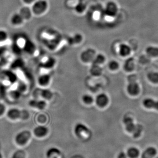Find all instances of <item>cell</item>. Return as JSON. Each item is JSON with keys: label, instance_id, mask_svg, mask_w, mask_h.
Masks as SVG:
<instances>
[{"label": "cell", "instance_id": "7c38bea8", "mask_svg": "<svg viewBox=\"0 0 158 158\" xmlns=\"http://www.w3.org/2000/svg\"><path fill=\"white\" fill-rule=\"evenodd\" d=\"M142 104L148 109H153L158 111V101L151 98H146L143 100Z\"/></svg>", "mask_w": 158, "mask_h": 158}, {"label": "cell", "instance_id": "603a6c76", "mask_svg": "<svg viewBox=\"0 0 158 158\" xmlns=\"http://www.w3.org/2000/svg\"><path fill=\"white\" fill-rule=\"evenodd\" d=\"M83 40V37L81 34H77L69 37V42L71 44H78L81 43Z\"/></svg>", "mask_w": 158, "mask_h": 158}, {"label": "cell", "instance_id": "6da1fadb", "mask_svg": "<svg viewBox=\"0 0 158 158\" xmlns=\"http://www.w3.org/2000/svg\"><path fill=\"white\" fill-rule=\"evenodd\" d=\"M6 116L11 120H28L30 117L28 110L26 109H21L17 108H11L7 110Z\"/></svg>", "mask_w": 158, "mask_h": 158}, {"label": "cell", "instance_id": "8d00e7d4", "mask_svg": "<svg viewBox=\"0 0 158 158\" xmlns=\"http://www.w3.org/2000/svg\"><path fill=\"white\" fill-rule=\"evenodd\" d=\"M35 0H23L25 3L27 4H31V3L33 2Z\"/></svg>", "mask_w": 158, "mask_h": 158}, {"label": "cell", "instance_id": "ac0fdd59", "mask_svg": "<svg viewBox=\"0 0 158 158\" xmlns=\"http://www.w3.org/2000/svg\"><path fill=\"white\" fill-rule=\"evenodd\" d=\"M56 64V60L52 57H49L45 61L40 63V67L45 69L52 68Z\"/></svg>", "mask_w": 158, "mask_h": 158}, {"label": "cell", "instance_id": "f546056e", "mask_svg": "<svg viewBox=\"0 0 158 158\" xmlns=\"http://www.w3.org/2000/svg\"><path fill=\"white\" fill-rule=\"evenodd\" d=\"M105 60H106V58L105 56L102 54H99L96 55L92 62L94 64L100 65V64H102L105 62Z\"/></svg>", "mask_w": 158, "mask_h": 158}, {"label": "cell", "instance_id": "cb8c5ba5", "mask_svg": "<svg viewBox=\"0 0 158 158\" xmlns=\"http://www.w3.org/2000/svg\"><path fill=\"white\" fill-rule=\"evenodd\" d=\"M23 19L22 17L19 13L15 14L12 15L11 18V23L15 25H18L22 23Z\"/></svg>", "mask_w": 158, "mask_h": 158}, {"label": "cell", "instance_id": "52a82bcc", "mask_svg": "<svg viewBox=\"0 0 158 158\" xmlns=\"http://www.w3.org/2000/svg\"><path fill=\"white\" fill-rule=\"evenodd\" d=\"M127 90L128 93L131 96H135L140 92V87L135 81H130L127 86Z\"/></svg>", "mask_w": 158, "mask_h": 158}, {"label": "cell", "instance_id": "3957f363", "mask_svg": "<svg viewBox=\"0 0 158 158\" xmlns=\"http://www.w3.org/2000/svg\"><path fill=\"white\" fill-rule=\"evenodd\" d=\"M118 11L117 4L113 1H110L106 4L104 12L106 17L110 18V19H112L117 15Z\"/></svg>", "mask_w": 158, "mask_h": 158}, {"label": "cell", "instance_id": "d590c367", "mask_svg": "<svg viewBox=\"0 0 158 158\" xmlns=\"http://www.w3.org/2000/svg\"><path fill=\"white\" fill-rule=\"evenodd\" d=\"M117 158H128L127 156L126 153L125 152H119L118 153V156H117Z\"/></svg>", "mask_w": 158, "mask_h": 158}, {"label": "cell", "instance_id": "8992f818", "mask_svg": "<svg viewBox=\"0 0 158 158\" xmlns=\"http://www.w3.org/2000/svg\"><path fill=\"white\" fill-rule=\"evenodd\" d=\"M96 56L95 50L93 49L89 48L82 52L81 58L82 61L84 62H93Z\"/></svg>", "mask_w": 158, "mask_h": 158}, {"label": "cell", "instance_id": "4dcf8cb0", "mask_svg": "<svg viewBox=\"0 0 158 158\" xmlns=\"http://www.w3.org/2000/svg\"><path fill=\"white\" fill-rule=\"evenodd\" d=\"M82 100L86 104H90L93 102L94 99L90 94H85L82 97Z\"/></svg>", "mask_w": 158, "mask_h": 158}, {"label": "cell", "instance_id": "83f0119b", "mask_svg": "<svg viewBox=\"0 0 158 158\" xmlns=\"http://www.w3.org/2000/svg\"><path fill=\"white\" fill-rule=\"evenodd\" d=\"M87 6L85 3L82 2L78 3L75 7L76 11L78 14H81L84 13L86 10Z\"/></svg>", "mask_w": 158, "mask_h": 158}, {"label": "cell", "instance_id": "4316f807", "mask_svg": "<svg viewBox=\"0 0 158 158\" xmlns=\"http://www.w3.org/2000/svg\"><path fill=\"white\" fill-rule=\"evenodd\" d=\"M24 49L29 53H32L35 50V46L34 44L30 40L26 41L24 44Z\"/></svg>", "mask_w": 158, "mask_h": 158}, {"label": "cell", "instance_id": "1f68e13d", "mask_svg": "<svg viewBox=\"0 0 158 158\" xmlns=\"http://www.w3.org/2000/svg\"><path fill=\"white\" fill-rule=\"evenodd\" d=\"M109 67L112 70H116L119 67V64L115 60H112L109 63Z\"/></svg>", "mask_w": 158, "mask_h": 158}, {"label": "cell", "instance_id": "484cf974", "mask_svg": "<svg viewBox=\"0 0 158 158\" xmlns=\"http://www.w3.org/2000/svg\"><path fill=\"white\" fill-rule=\"evenodd\" d=\"M40 96L45 99L49 100L52 98L53 94L50 90L47 89H42L40 92Z\"/></svg>", "mask_w": 158, "mask_h": 158}, {"label": "cell", "instance_id": "ffe728a7", "mask_svg": "<svg viewBox=\"0 0 158 158\" xmlns=\"http://www.w3.org/2000/svg\"><path fill=\"white\" fill-rule=\"evenodd\" d=\"M135 64L134 59L132 58L127 59L125 62L124 69L126 71L131 72L135 69Z\"/></svg>", "mask_w": 158, "mask_h": 158}, {"label": "cell", "instance_id": "9a60e30c", "mask_svg": "<svg viewBox=\"0 0 158 158\" xmlns=\"http://www.w3.org/2000/svg\"><path fill=\"white\" fill-rule=\"evenodd\" d=\"M126 153L128 158H138L141 154L139 148L135 146L129 148Z\"/></svg>", "mask_w": 158, "mask_h": 158}, {"label": "cell", "instance_id": "9c48e42d", "mask_svg": "<svg viewBox=\"0 0 158 158\" xmlns=\"http://www.w3.org/2000/svg\"><path fill=\"white\" fill-rule=\"evenodd\" d=\"M157 149L153 146H149L141 153V158H154L157 155Z\"/></svg>", "mask_w": 158, "mask_h": 158}, {"label": "cell", "instance_id": "2e32d148", "mask_svg": "<svg viewBox=\"0 0 158 158\" xmlns=\"http://www.w3.org/2000/svg\"><path fill=\"white\" fill-rule=\"evenodd\" d=\"M131 49L130 46L123 43L119 45L118 47V53L122 57H126L131 54Z\"/></svg>", "mask_w": 158, "mask_h": 158}, {"label": "cell", "instance_id": "d6986e66", "mask_svg": "<svg viewBox=\"0 0 158 158\" xmlns=\"http://www.w3.org/2000/svg\"><path fill=\"white\" fill-rule=\"evenodd\" d=\"M146 53L148 56L152 58L158 57V47L150 46L146 48Z\"/></svg>", "mask_w": 158, "mask_h": 158}, {"label": "cell", "instance_id": "5bb4252c", "mask_svg": "<svg viewBox=\"0 0 158 158\" xmlns=\"http://www.w3.org/2000/svg\"><path fill=\"white\" fill-rule=\"evenodd\" d=\"M109 98L107 95L103 93L98 94L96 98L97 105L100 107H104L106 106L109 102Z\"/></svg>", "mask_w": 158, "mask_h": 158}, {"label": "cell", "instance_id": "f1b7e54d", "mask_svg": "<svg viewBox=\"0 0 158 158\" xmlns=\"http://www.w3.org/2000/svg\"><path fill=\"white\" fill-rule=\"evenodd\" d=\"M143 131V127L141 125L136 124V127L134 131L132 133L133 137L135 138H138L141 136Z\"/></svg>", "mask_w": 158, "mask_h": 158}, {"label": "cell", "instance_id": "e575fe53", "mask_svg": "<svg viewBox=\"0 0 158 158\" xmlns=\"http://www.w3.org/2000/svg\"><path fill=\"white\" fill-rule=\"evenodd\" d=\"M7 110L6 105L2 102H0V117L2 116L5 113H6Z\"/></svg>", "mask_w": 158, "mask_h": 158}, {"label": "cell", "instance_id": "4fadbf2b", "mask_svg": "<svg viewBox=\"0 0 158 158\" xmlns=\"http://www.w3.org/2000/svg\"><path fill=\"white\" fill-rule=\"evenodd\" d=\"M46 157L47 158H62V153L57 148H51L47 152Z\"/></svg>", "mask_w": 158, "mask_h": 158}, {"label": "cell", "instance_id": "7402d4cb", "mask_svg": "<svg viewBox=\"0 0 158 158\" xmlns=\"http://www.w3.org/2000/svg\"><path fill=\"white\" fill-rule=\"evenodd\" d=\"M19 14L24 19H28L31 17L32 12L28 7H24L20 9Z\"/></svg>", "mask_w": 158, "mask_h": 158}, {"label": "cell", "instance_id": "30bf717a", "mask_svg": "<svg viewBox=\"0 0 158 158\" xmlns=\"http://www.w3.org/2000/svg\"><path fill=\"white\" fill-rule=\"evenodd\" d=\"M48 132V128L43 125L37 126L33 130V133L34 135L39 138L45 137L47 135Z\"/></svg>", "mask_w": 158, "mask_h": 158}, {"label": "cell", "instance_id": "ba28073f", "mask_svg": "<svg viewBox=\"0 0 158 158\" xmlns=\"http://www.w3.org/2000/svg\"><path fill=\"white\" fill-rule=\"evenodd\" d=\"M28 105L30 107L38 110H43L46 106L47 103L44 100L33 98L29 101Z\"/></svg>", "mask_w": 158, "mask_h": 158}, {"label": "cell", "instance_id": "d4e9b609", "mask_svg": "<svg viewBox=\"0 0 158 158\" xmlns=\"http://www.w3.org/2000/svg\"><path fill=\"white\" fill-rule=\"evenodd\" d=\"M148 79L150 82L154 84H158V72H151L148 74Z\"/></svg>", "mask_w": 158, "mask_h": 158}, {"label": "cell", "instance_id": "836d02e7", "mask_svg": "<svg viewBox=\"0 0 158 158\" xmlns=\"http://www.w3.org/2000/svg\"><path fill=\"white\" fill-rule=\"evenodd\" d=\"M8 37V34L6 31L0 30V42L5 41Z\"/></svg>", "mask_w": 158, "mask_h": 158}, {"label": "cell", "instance_id": "d6a6232c", "mask_svg": "<svg viewBox=\"0 0 158 158\" xmlns=\"http://www.w3.org/2000/svg\"><path fill=\"white\" fill-rule=\"evenodd\" d=\"M25 154L23 151H17L14 153L11 158H25Z\"/></svg>", "mask_w": 158, "mask_h": 158}, {"label": "cell", "instance_id": "74e56055", "mask_svg": "<svg viewBox=\"0 0 158 158\" xmlns=\"http://www.w3.org/2000/svg\"><path fill=\"white\" fill-rule=\"evenodd\" d=\"M0 158H2V155H1V153H0Z\"/></svg>", "mask_w": 158, "mask_h": 158}, {"label": "cell", "instance_id": "5b68a950", "mask_svg": "<svg viewBox=\"0 0 158 158\" xmlns=\"http://www.w3.org/2000/svg\"><path fill=\"white\" fill-rule=\"evenodd\" d=\"M48 7V3L46 1L39 0L34 3L32 7V11L34 14L40 15L46 12Z\"/></svg>", "mask_w": 158, "mask_h": 158}, {"label": "cell", "instance_id": "7a4b0ae2", "mask_svg": "<svg viewBox=\"0 0 158 158\" xmlns=\"http://www.w3.org/2000/svg\"><path fill=\"white\" fill-rule=\"evenodd\" d=\"M75 135L77 138L83 140H87L91 135L90 129L85 125L81 123H77L74 128Z\"/></svg>", "mask_w": 158, "mask_h": 158}, {"label": "cell", "instance_id": "8fae6325", "mask_svg": "<svg viewBox=\"0 0 158 158\" xmlns=\"http://www.w3.org/2000/svg\"><path fill=\"white\" fill-rule=\"evenodd\" d=\"M123 122L127 131L132 134L136 126V124L134 123L133 118L130 116H126L123 118Z\"/></svg>", "mask_w": 158, "mask_h": 158}, {"label": "cell", "instance_id": "277c9868", "mask_svg": "<svg viewBox=\"0 0 158 158\" xmlns=\"http://www.w3.org/2000/svg\"><path fill=\"white\" fill-rule=\"evenodd\" d=\"M31 137V133L28 130H25L21 131L17 133L15 136V142L20 145H23L27 144Z\"/></svg>", "mask_w": 158, "mask_h": 158}, {"label": "cell", "instance_id": "44dd1931", "mask_svg": "<svg viewBox=\"0 0 158 158\" xmlns=\"http://www.w3.org/2000/svg\"><path fill=\"white\" fill-rule=\"evenodd\" d=\"M102 69L99 65L93 63L90 69V72L91 74L94 76H98L100 75L102 73Z\"/></svg>", "mask_w": 158, "mask_h": 158}, {"label": "cell", "instance_id": "e0dca14e", "mask_svg": "<svg viewBox=\"0 0 158 158\" xmlns=\"http://www.w3.org/2000/svg\"><path fill=\"white\" fill-rule=\"evenodd\" d=\"M51 80V77L49 75L47 74H44L38 77L37 82L40 86H47Z\"/></svg>", "mask_w": 158, "mask_h": 158}]
</instances>
